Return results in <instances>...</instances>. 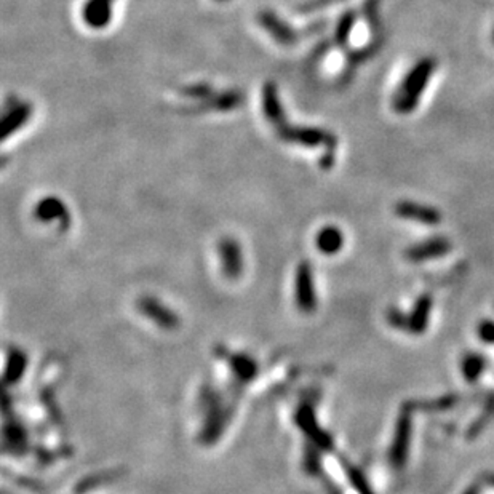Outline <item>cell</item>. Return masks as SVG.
<instances>
[{
  "label": "cell",
  "mask_w": 494,
  "mask_h": 494,
  "mask_svg": "<svg viewBox=\"0 0 494 494\" xmlns=\"http://www.w3.org/2000/svg\"><path fill=\"white\" fill-rule=\"evenodd\" d=\"M262 111H264L266 119L271 122L272 128L276 130L278 140L304 147L327 146L329 152H334L336 138L331 133L322 128L293 127V125L288 123L283 114L282 104H280L278 100L277 87L272 82H267V84H264V89H262Z\"/></svg>",
  "instance_id": "obj_1"
},
{
  "label": "cell",
  "mask_w": 494,
  "mask_h": 494,
  "mask_svg": "<svg viewBox=\"0 0 494 494\" xmlns=\"http://www.w3.org/2000/svg\"><path fill=\"white\" fill-rule=\"evenodd\" d=\"M433 68H435L433 59H421L411 69V73L406 75V79L403 80L394 100V106L400 114H408L418 106L422 91L426 90V85L429 84Z\"/></svg>",
  "instance_id": "obj_2"
},
{
  "label": "cell",
  "mask_w": 494,
  "mask_h": 494,
  "mask_svg": "<svg viewBox=\"0 0 494 494\" xmlns=\"http://www.w3.org/2000/svg\"><path fill=\"white\" fill-rule=\"evenodd\" d=\"M257 21L264 29L282 45H293L301 38V32L294 31L288 23H285L271 10H262L257 15Z\"/></svg>",
  "instance_id": "obj_3"
},
{
  "label": "cell",
  "mask_w": 494,
  "mask_h": 494,
  "mask_svg": "<svg viewBox=\"0 0 494 494\" xmlns=\"http://www.w3.org/2000/svg\"><path fill=\"white\" fill-rule=\"evenodd\" d=\"M114 0H87L84 5V21L91 29H103L109 24L112 15Z\"/></svg>",
  "instance_id": "obj_4"
},
{
  "label": "cell",
  "mask_w": 494,
  "mask_h": 494,
  "mask_svg": "<svg viewBox=\"0 0 494 494\" xmlns=\"http://www.w3.org/2000/svg\"><path fill=\"white\" fill-rule=\"evenodd\" d=\"M31 115H32V107H31V104H27V103L15 104L13 107H10L3 115L2 123H0L2 125L0 138L5 141L10 135L16 133V131H18L27 122V120L31 119Z\"/></svg>",
  "instance_id": "obj_5"
},
{
  "label": "cell",
  "mask_w": 494,
  "mask_h": 494,
  "mask_svg": "<svg viewBox=\"0 0 494 494\" xmlns=\"http://www.w3.org/2000/svg\"><path fill=\"white\" fill-rule=\"evenodd\" d=\"M395 211L400 218L411 219V221H418L424 224H438L440 223V213H438L435 208L426 207V205H418V203L413 202H402L395 207Z\"/></svg>",
  "instance_id": "obj_6"
},
{
  "label": "cell",
  "mask_w": 494,
  "mask_h": 494,
  "mask_svg": "<svg viewBox=\"0 0 494 494\" xmlns=\"http://www.w3.org/2000/svg\"><path fill=\"white\" fill-rule=\"evenodd\" d=\"M449 250V244L444 239H432L429 241H424V244H419L413 246L408 251V256L411 261H422V260H429V257L442 256Z\"/></svg>",
  "instance_id": "obj_7"
},
{
  "label": "cell",
  "mask_w": 494,
  "mask_h": 494,
  "mask_svg": "<svg viewBox=\"0 0 494 494\" xmlns=\"http://www.w3.org/2000/svg\"><path fill=\"white\" fill-rule=\"evenodd\" d=\"M408 440H410V418L406 414H403L398 421L397 437H395V444L392 449V461L397 465L405 463L406 451H408Z\"/></svg>",
  "instance_id": "obj_8"
},
{
  "label": "cell",
  "mask_w": 494,
  "mask_h": 494,
  "mask_svg": "<svg viewBox=\"0 0 494 494\" xmlns=\"http://www.w3.org/2000/svg\"><path fill=\"white\" fill-rule=\"evenodd\" d=\"M429 310H431V299L421 298L419 303L416 304V307H414L413 314H411V317L406 318V323H408L406 328H410V331H413V333L424 331L427 320H429Z\"/></svg>",
  "instance_id": "obj_9"
},
{
  "label": "cell",
  "mask_w": 494,
  "mask_h": 494,
  "mask_svg": "<svg viewBox=\"0 0 494 494\" xmlns=\"http://www.w3.org/2000/svg\"><path fill=\"white\" fill-rule=\"evenodd\" d=\"M341 234L336 229H325L318 237V245L325 251H336L341 246Z\"/></svg>",
  "instance_id": "obj_10"
},
{
  "label": "cell",
  "mask_w": 494,
  "mask_h": 494,
  "mask_svg": "<svg viewBox=\"0 0 494 494\" xmlns=\"http://www.w3.org/2000/svg\"><path fill=\"white\" fill-rule=\"evenodd\" d=\"M483 366H485V361H483V359L479 355H470L463 361V371L470 382L475 381L477 377L480 376Z\"/></svg>",
  "instance_id": "obj_11"
},
{
  "label": "cell",
  "mask_w": 494,
  "mask_h": 494,
  "mask_svg": "<svg viewBox=\"0 0 494 494\" xmlns=\"http://www.w3.org/2000/svg\"><path fill=\"white\" fill-rule=\"evenodd\" d=\"M354 21H355L354 13H345L343 16L341 21H339L338 31H336L338 43H341V45H344V43H347L350 29H352V26H354Z\"/></svg>",
  "instance_id": "obj_12"
},
{
  "label": "cell",
  "mask_w": 494,
  "mask_h": 494,
  "mask_svg": "<svg viewBox=\"0 0 494 494\" xmlns=\"http://www.w3.org/2000/svg\"><path fill=\"white\" fill-rule=\"evenodd\" d=\"M37 213L42 218H53V216H58L57 213H66V208L57 199H47L43 200L40 203V207L37 208Z\"/></svg>",
  "instance_id": "obj_13"
},
{
  "label": "cell",
  "mask_w": 494,
  "mask_h": 494,
  "mask_svg": "<svg viewBox=\"0 0 494 494\" xmlns=\"http://www.w3.org/2000/svg\"><path fill=\"white\" fill-rule=\"evenodd\" d=\"M181 93L186 98H192V100H203V98L213 95L210 85H192L181 90Z\"/></svg>",
  "instance_id": "obj_14"
},
{
  "label": "cell",
  "mask_w": 494,
  "mask_h": 494,
  "mask_svg": "<svg viewBox=\"0 0 494 494\" xmlns=\"http://www.w3.org/2000/svg\"><path fill=\"white\" fill-rule=\"evenodd\" d=\"M480 336L483 341L493 344L494 343V323L493 322H483L480 325Z\"/></svg>",
  "instance_id": "obj_15"
},
{
  "label": "cell",
  "mask_w": 494,
  "mask_h": 494,
  "mask_svg": "<svg viewBox=\"0 0 494 494\" xmlns=\"http://www.w3.org/2000/svg\"><path fill=\"white\" fill-rule=\"evenodd\" d=\"M219 2H226V0H219Z\"/></svg>",
  "instance_id": "obj_16"
}]
</instances>
